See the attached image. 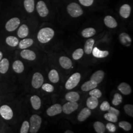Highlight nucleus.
Listing matches in <instances>:
<instances>
[{"label":"nucleus","mask_w":133,"mask_h":133,"mask_svg":"<svg viewBox=\"0 0 133 133\" xmlns=\"http://www.w3.org/2000/svg\"><path fill=\"white\" fill-rule=\"evenodd\" d=\"M104 118L107 120L110 121V122H113V123L116 122L118 120V118L116 115L110 114L109 112L105 114L104 115Z\"/></svg>","instance_id":"35"},{"label":"nucleus","mask_w":133,"mask_h":133,"mask_svg":"<svg viewBox=\"0 0 133 133\" xmlns=\"http://www.w3.org/2000/svg\"><path fill=\"white\" fill-rule=\"evenodd\" d=\"M0 114L5 120H10L14 116L12 109L7 105H3L0 108Z\"/></svg>","instance_id":"6"},{"label":"nucleus","mask_w":133,"mask_h":133,"mask_svg":"<svg viewBox=\"0 0 133 133\" xmlns=\"http://www.w3.org/2000/svg\"><path fill=\"white\" fill-rule=\"evenodd\" d=\"M95 41L92 38H89L86 42L84 45V52L87 54H90L92 51Z\"/></svg>","instance_id":"26"},{"label":"nucleus","mask_w":133,"mask_h":133,"mask_svg":"<svg viewBox=\"0 0 133 133\" xmlns=\"http://www.w3.org/2000/svg\"><path fill=\"white\" fill-rule=\"evenodd\" d=\"M48 78L51 82L57 83L59 81V76L57 71L54 69L51 70L48 74Z\"/></svg>","instance_id":"30"},{"label":"nucleus","mask_w":133,"mask_h":133,"mask_svg":"<svg viewBox=\"0 0 133 133\" xmlns=\"http://www.w3.org/2000/svg\"><path fill=\"white\" fill-rule=\"evenodd\" d=\"M6 44L11 47H15L18 45L19 40L14 36H9L5 39Z\"/></svg>","instance_id":"31"},{"label":"nucleus","mask_w":133,"mask_h":133,"mask_svg":"<svg viewBox=\"0 0 133 133\" xmlns=\"http://www.w3.org/2000/svg\"><path fill=\"white\" fill-rule=\"evenodd\" d=\"M119 127L123 129L126 131H130L132 128V126L131 124L129 123L128 122L125 121L120 122L119 123Z\"/></svg>","instance_id":"37"},{"label":"nucleus","mask_w":133,"mask_h":133,"mask_svg":"<svg viewBox=\"0 0 133 133\" xmlns=\"http://www.w3.org/2000/svg\"><path fill=\"white\" fill-rule=\"evenodd\" d=\"M105 72L102 70H99L95 72L91 77V80L93 81L97 84L100 83L104 78Z\"/></svg>","instance_id":"12"},{"label":"nucleus","mask_w":133,"mask_h":133,"mask_svg":"<svg viewBox=\"0 0 133 133\" xmlns=\"http://www.w3.org/2000/svg\"><path fill=\"white\" fill-rule=\"evenodd\" d=\"M91 114L90 109L88 108H85L81 110L77 116L78 120L80 122H83L87 119Z\"/></svg>","instance_id":"13"},{"label":"nucleus","mask_w":133,"mask_h":133,"mask_svg":"<svg viewBox=\"0 0 133 133\" xmlns=\"http://www.w3.org/2000/svg\"><path fill=\"white\" fill-rule=\"evenodd\" d=\"M92 52L94 57L98 58H105L108 56L109 54V52L108 51H102L96 47L93 48Z\"/></svg>","instance_id":"21"},{"label":"nucleus","mask_w":133,"mask_h":133,"mask_svg":"<svg viewBox=\"0 0 133 133\" xmlns=\"http://www.w3.org/2000/svg\"><path fill=\"white\" fill-rule=\"evenodd\" d=\"M54 36V31L52 29L46 27L41 29L37 36L38 41L42 43L49 42L52 39Z\"/></svg>","instance_id":"1"},{"label":"nucleus","mask_w":133,"mask_h":133,"mask_svg":"<svg viewBox=\"0 0 133 133\" xmlns=\"http://www.w3.org/2000/svg\"><path fill=\"white\" fill-rule=\"evenodd\" d=\"M42 122V118L37 114L32 115L30 119V132L37 133L41 127Z\"/></svg>","instance_id":"2"},{"label":"nucleus","mask_w":133,"mask_h":133,"mask_svg":"<svg viewBox=\"0 0 133 133\" xmlns=\"http://www.w3.org/2000/svg\"><path fill=\"white\" fill-rule=\"evenodd\" d=\"M82 5L85 6H89L93 4L94 0H79Z\"/></svg>","instance_id":"44"},{"label":"nucleus","mask_w":133,"mask_h":133,"mask_svg":"<svg viewBox=\"0 0 133 133\" xmlns=\"http://www.w3.org/2000/svg\"><path fill=\"white\" fill-rule=\"evenodd\" d=\"M84 54V51L81 48H78L76 50L72 53V58L74 60H77L80 59L83 56Z\"/></svg>","instance_id":"34"},{"label":"nucleus","mask_w":133,"mask_h":133,"mask_svg":"<svg viewBox=\"0 0 133 133\" xmlns=\"http://www.w3.org/2000/svg\"><path fill=\"white\" fill-rule=\"evenodd\" d=\"M24 6L27 12H33L35 9V0H24Z\"/></svg>","instance_id":"28"},{"label":"nucleus","mask_w":133,"mask_h":133,"mask_svg":"<svg viewBox=\"0 0 133 133\" xmlns=\"http://www.w3.org/2000/svg\"><path fill=\"white\" fill-rule=\"evenodd\" d=\"M119 39L121 43L125 46H129L131 44V38L128 34L126 33H122L119 35Z\"/></svg>","instance_id":"15"},{"label":"nucleus","mask_w":133,"mask_h":133,"mask_svg":"<svg viewBox=\"0 0 133 133\" xmlns=\"http://www.w3.org/2000/svg\"><path fill=\"white\" fill-rule=\"evenodd\" d=\"M3 53H2V52L0 51V61H1V60L2 59V57H3Z\"/></svg>","instance_id":"46"},{"label":"nucleus","mask_w":133,"mask_h":133,"mask_svg":"<svg viewBox=\"0 0 133 133\" xmlns=\"http://www.w3.org/2000/svg\"><path fill=\"white\" fill-rule=\"evenodd\" d=\"M42 89L43 90L47 92H49V93H50V92H52L54 89V86L50 84H49V83H45V84H43L42 85Z\"/></svg>","instance_id":"41"},{"label":"nucleus","mask_w":133,"mask_h":133,"mask_svg":"<svg viewBox=\"0 0 133 133\" xmlns=\"http://www.w3.org/2000/svg\"><path fill=\"white\" fill-rule=\"evenodd\" d=\"M30 129V123L27 121H25L22 125L20 132L21 133H27Z\"/></svg>","instance_id":"39"},{"label":"nucleus","mask_w":133,"mask_h":133,"mask_svg":"<svg viewBox=\"0 0 133 133\" xmlns=\"http://www.w3.org/2000/svg\"><path fill=\"white\" fill-rule=\"evenodd\" d=\"M59 63L63 68L69 69L72 66V61L68 57L62 56L59 58Z\"/></svg>","instance_id":"16"},{"label":"nucleus","mask_w":133,"mask_h":133,"mask_svg":"<svg viewBox=\"0 0 133 133\" xmlns=\"http://www.w3.org/2000/svg\"><path fill=\"white\" fill-rule=\"evenodd\" d=\"M62 112V106L58 104L52 105L46 110L47 114L49 116H54L60 114Z\"/></svg>","instance_id":"10"},{"label":"nucleus","mask_w":133,"mask_h":133,"mask_svg":"<svg viewBox=\"0 0 133 133\" xmlns=\"http://www.w3.org/2000/svg\"><path fill=\"white\" fill-rule=\"evenodd\" d=\"M110 107L109 103L107 101L103 102L100 105V109L102 111H107Z\"/></svg>","instance_id":"42"},{"label":"nucleus","mask_w":133,"mask_h":133,"mask_svg":"<svg viewBox=\"0 0 133 133\" xmlns=\"http://www.w3.org/2000/svg\"><path fill=\"white\" fill-rule=\"evenodd\" d=\"M96 30L95 29L93 28H87L84 29L82 31V36L84 38H90L91 37H92L94 36L96 34Z\"/></svg>","instance_id":"32"},{"label":"nucleus","mask_w":133,"mask_h":133,"mask_svg":"<svg viewBox=\"0 0 133 133\" xmlns=\"http://www.w3.org/2000/svg\"><path fill=\"white\" fill-rule=\"evenodd\" d=\"M20 55L23 59L30 61H33L36 58V55L35 53L29 49H24L20 53Z\"/></svg>","instance_id":"11"},{"label":"nucleus","mask_w":133,"mask_h":133,"mask_svg":"<svg viewBox=\"0 0 133 133\" xmlns=\"http://www.w3.org/2000/svg\"><path fill=\"white\" fill-rule=\"evenodd\" d=\"M20 20L18 17H13L10 19L5 24V28L8 32H13L18 27Z\"/></svg>","instance_id":"5"},{"label":"nucleus","mask_w":133,"mask_h":133,"mask_svg":"<svg viewBox=\"0 0 133 133\" xmlns=\"http://www.w3.org/2000/svg\"><path fill=\"white\" fill-rule=\"evenodd\" d=\"M98 104V99L93 96H91L88 98L86 101V105L89 109H95L97 107Z\"/></svg>","instance_id":"19"},{"label":"nucleus","mask_w":133,"mask_h":133,"mask_svg":"<svg viewBox=\"0 0 133 133\" xmlns=\"http://www.w3.org/2000/svg\"><path fill=\"white\" fill-rule=\"evenodd\" d=\"M117 88L118 90L123 95H129L132 92V89L131 86L128 83L125 82L121 83L118 86Z\"/></svg>","instance_id":"14"},{"label":"nucleus","mask_w":133,"mask_h":133,"mask_svg":"<svg viewBox=\"0 0 133 133\" xmlns=\"http://www.w3.org/2000/svg\"><path fill=\"white\" fill-rule=\"evenodd\" d=\"M44 79L43 75L38 72H37L34 74L32 81V85L35 89H38L40 88L43 83Z\"/></svg>","instance_id":"7"},{"label":"nucleus","mask_w":133,"mask_h":133,"mask_svg":"<svg viewBox=\"0 0 133 133\" xmlns=\"http://www.w3.org/2000/svg\"><path fill=\"white\" fill-rule=\"evenodd\" d=\"M122 102V97L119 93H115L114 95V98L112 101V104L114 105H120Z\"/></svg>","instance_id":"36"},{"label":"nucleus","mask_w":133,"mask_h":133,"mask_svg":"<svg viewBox=\"0 0 133 133\" xmlns=\"http://www.w3.org/2000/svg\"><path fill=\"white\" fill-rule=\"evenodd\" d=\"M30 101L34 109L38 110L41 107V100L39 97L37 95H34L31 97Z\"/></svg>","instance_id":"22"},{"label":"nucleus","mask_w":133,"mask_h":133,"mask_svg":"<svg viewBox=\"0 0 133 133\" xmlns=\"http://www.w3.org/2000/svg\"><path fill=\"white\" fill-rule=\"evenodd\" d=\"M67 10L71 17H77L83 14V11L80 5L76 3H72L68 5Z\"/></svg>","instance_id":"3"},{"label":"nucleus","mask_w":133,"mask_h":133,"mask_svg":"<svg viewBox=\"0 0 133 133\" xmlns=\"http://www.w3.org/2000/svg\"><path fill=\"white\" fill-rule=\"evenodd\" d=\"M104 22L105 25L109 28H114L117 26V23L115 19L110 15L105 17Z\"/></svg>","instance_id":"18"},{"label":"nucleus","mask_w":133,"mask_h":133,"mask_svg":"<svg viewBox=\"0 0 133 133\" xmlns=\"http://www.w3.org/2000/svg\"><path fill=\"white\" fill-rule=\"evenodd\" d=\"M65 133H73L74 132H72L71 131H70V130H67L65 132Z\"/></svg>","instance_id":"47"},{"label":"nucleus","mask_w":133,"mask_h":133,"mask_svg":"<svg viewBox=\"0 0 133 133\" xmlns=\"http://www.w3.org/2000/svg\"><path fill=\"white\" fill-rule=\"evenodd\" d=\"M29 34L28 27L25 25L23 24L19 27L17 31V35L20 38H24L28 36Z\"/></svg>","instance_id":"24"},{"label":"nucleus","mask_w":133,"mask_h":133,"mask_svg":"<svg viewBox=\"0 0 133 133\" xmlns=\"http://www.w3.org/2000/svg\"><path fill=\"white\" fill-rule=\"evenodd\" d=\"M36 9L37 12L41 17H46L49 13V10L45 3L43 1H38L37 4Z\"/></svg>","instance_id":"9"},{"label":"nucleus","mask_w":133,"mask_h":133,"mask_svg":"<svg viewBox=\"0 0 133 133\" xmlns=\"http://www.w3.org/2000/svg\"><path fill=\"white\" fill-rule=\"evenodd\" d=\"M80 98V96L76 92H70L65 96V99L68 102H76Z\"/></svg>","instance_id":"23"},{"label":"nucleus","mask_w":133,"mask_h":133,"mask_svg":"<svg viewBox=\"0 0 133 133\" xmlns=\"http://www.w3.org/2000/svg\"><path fill=\"white\" fill-rule=\"evenodd\" d=\"M124 109L126 114L130 116L133 117V105L130 104L125 105L124 107Z\"/></svg>","instance_id":"38"},{"label":"nucleus","mask_w":133,"mask_h":133,"mask_svg":"<svg viewBox=\"0 0 133 133\" xmlns=\"http://www.w3.org/2000/svg\"><path fill=\"white\" fill-rule=\"evenodd\" d=\"M97 85L98 84L95 83L93 81L90 80L86 81L84 84H83L81 87V89L83 91H89L96 88Z\"/></svg>","instance_id":"17"},{"label":"nucleus","mask_w":133,"mask_h":133,"mask_svg":"<svg viewBox=\"0 0 133 133\" xmlns=\"http://www.w3.org/2000/svg\"><path fill=\"white\" fill-rule=\"evenodd\" d=\"M81 74L78 72H76L72 75L66 81L65 87L68 90H71L76 87L78 85L81 81Z\"/></svg>","instance_id":"4"},{"label":"nucleus","mask_w":133,"mask_h":133,"mask_svg":"<svg viewBox=\"0 0 133 133\" xmlns=\"http://www.w3.org/2000/svg\"><path fill=\"white\" fill-rule=\"evenodd\" d=\"M78 105L76 102H68L62 107V111L66 114H70L78 109Z\"/></svg>","instance_id":"8"},{"label":"nucleus","mask_w":133,"mask_h":133,"mask_svg":"<svg viewBox=\"0 0 133 133\" xmlns=\"http://www.w3.org/2000/svg\"><path fill=\"white\" fill-rule=\"evenodd\" d=\"M12 68L14 71L17 74L22 73L23 71H24V65L23 63L20 60L15 61L13 63Z\"/></svg>","instance_id":"27"},{"label":"nucleus","mask_w":133,"mask_h":133,"mask_svg":"<svg viewBox=\"0 0 133 133\" xmlns=\"http://www.w3.org/2000/svg\"><path fill=\"white\" fill-rule=\"evenodd\" d=\"M105 127L109 130V131L111 133H114L116 129V126L114 124L111 123H108L107 124Z\"/></svg>","instance_id":"43"},{"label":"nucleus","mask_w":133,"mask_h":133,"mask_svg":"<svg viewBox=\"0 0 133 133\" xmlns=\"http://www.w3.org/2000/svg\"><path fill=\"white\" fill-rule=\"evenodd\" d=\"M119 13L120 15L124 18H128L131 13V7L128 4L123 5L120 8Z\"/></svg>","instance_id":"20"},{"label":"nucleus","mask_w":133,"mask_h":133,"mask_svg":"<svg viewBox=\"0 0 133 133\" xmlns=\"http://www.w3.org/2000/svg\"><path fill=\"white\" fill-rule=\"evenodd\" d=\"M89 95H90L91 96L95 97L97 99H98V98H100L101 97V96L102 95V93L100 90L96 89L95 88L94 89L90 90V91L89 92Z\"/></svg>","instance_id":"40"},{"label":"nucleus","mask_w":133,"mask_h":133,"mask_svg":"<svg viewBox=\"0 0 133 133\" xmlns=\"http://www.w3.org/2000/svg\"><path fill=\"white\" fill-rule=\"evenodd\" d=\"M94 128L95 131L98 133H104L105 132V125L100 121L95 122L94 123Z\"/></svg>","instance_id":"33"},{"label":"nucleus","mask_w":133,"mask_h":133,"mask_svg":"<svg viewBox=\"0 0 133 133\" xmlns=\"http://www.w3.org/2000/svg\"><path fill=\"white\" fill-rule=\"evenodd\" d=\"M108 112L114 114V115H116L117 116H118L120 114V111L118 109H116L115 108H114V107H110L109 109L108 110Z\"/></svg>","instance_id":"45"},{"label":"nucleus","mask_w":133,"mask_h":133,"mask_svg":"<svg viewBox=\"0 0 133 133\" xmlns=\"http://www.w3.org/2000/svg\"><path fill=\"white\" fill-rule=\"evenodd\" d=\"M9 61L8 59L4 58L0 61V73L2 74H5L9 68Z\"/></svg>","instance_id":"25"},{"label":"nucleus","mask_w":133,"mask_h":133,"mask_svg":"<svg viewBox=\"0 0 133 133\" xmlns=\"http://www.w3.org/2000/svg\"><path fill=\"white\" fill-rule=\"evenodd\" d=\"M34 43V41L31 38H25L21 40L18 43L19 48L21 49H24L29 48Z\"/></svg>","instance_id":"29"}]
</instances>
